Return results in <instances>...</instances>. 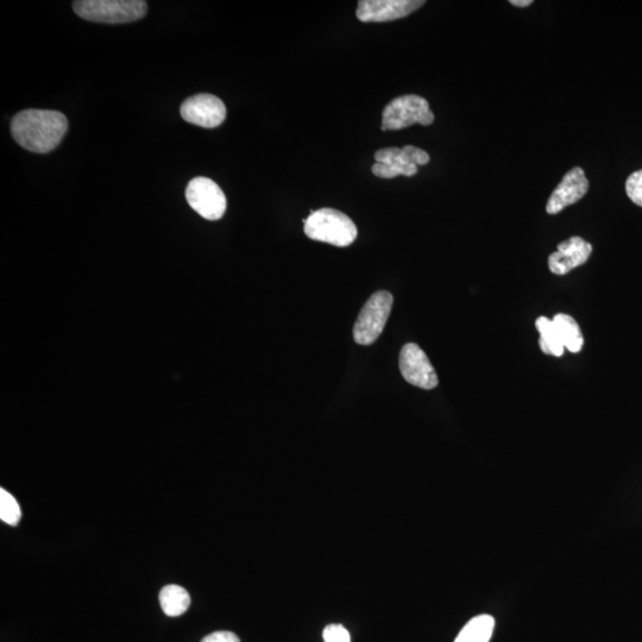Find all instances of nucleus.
Returning <instances> with one entry per match:
<instances>
[{"label": "nucleus", "instance_id": "15", "mask_svg": "<svg viewBox=\"0 0 642 642\" xmlns=\"http://www.w3.org/2000/svg\"><path fill=\"white\" fill-rule=\"evenodd\" d=\"M495 628V619L490 615L472 618L458 634L455 642H489Z\"/></svg>", "mask_w": 642, "mask_h": 642}, {"label": "nucleus", "instance_id": "18", "mask_svg": "<svg viewBox=\"0 0 642 642\" xmlns=\"http://www.w3.org/2000/svg\"><path fill=\"white\" fill-rule=\"evenodd\" d=\"M626 192L635 205L642 207V169L629 176L626 182Z\"/></svg>", "mask_w": 642, "mask_h": 642}, {"label": "nucleus", "instance_id": "5", "mask_svg": "<svg viewBox=\"0 0 642 642\" xmlns=\"http://www.w3.org/2000/svg\"><path fill=\"white\" fill-rule=\"evenodd\" d=\"M394 298L386 291L376 292L364 305L354 327L357 344H374L381 336L392 312Z\"/></svg>", "mask_w": 642, "mask_h": 642}, {"label": "nucleus", "instance_id": "16", "mask_svg": "<svg viewBox=\"0 0 642 642\" xmlns=\"http://www.w3.org/2000/svg\"><path fill=\"white\" fill-rule=\"evenodd\" d=\"M535 327H537L540 333L539 346L541 351H543L545 355L555 357L563 356L565 348L553 320L540 317L535 321Z\"/></svg>", "mask_w": 642, "mask_h": 642}, {"label": "nucleus", "instance_id": "9", "mask_svg": "<svg viewBox=\"0 0 642 642\" xmlns=\"http://www.w3.org/2000/svg\"><path fill=\"white\" fill-rule=\"evenodd\" d=\"M181 116L186 122L205 129L220 127L226 118L223 100L213 94L201 93L185 100L181 105Z\"/></svg>", "mask_w": 642, "mask_h": 642}, {"label": "nucleus", "instance_id": "3", "mask_svg": "<svg viewBox=\"0 0 642 642\" xmlns=\"http://www.w3.org/2000/svg\"><path fill=\"white\" fill-rule=\"evenodd\" d=\"M73 9L86 21L123 24L141 20L148 4L143 0H79L73 3Z\"/></svg>", "mask_w": 642, "mask_h": 642}, {"label": "nucleus", "instance_id": "17", "mask_svg": "<svg viewBox=\"0 0 642 642\" xmlns=\"http://www.w3.org/2000/svg\"><path fill=\"white\" fill-rule=\"evenodd\" d=\"M21 518V508L18 506L15 497L3 488L0 489V519H2L5 524L17 526Z\"/></svg>", "mask_w": 642, "mask_h": 642}, {"label": "nucleus", "instance_id": "1", "mask_svg": "<svg viewBox=\"0 0 642 642\" xmlns=\"http://www.w3.org/2000/svg\"><path fill=\"white\" fill-rule=\"evenodd\" d=\"M67 129L64 113L53 110H24L17 113L11 122L15 141L37 154H47L58 147Z\"/></svg>", "mask_w": 642, "mask_h": 642}, {"label": "nucleus", "instance_id": "21", "mask_svg": "<svg viewBox=\"0 0 642 642\" xmlns=\"http://www.w3.org/2000/svg\"><path fill=\"white\" fill-rule=\"evenodd\" d=\"M511 4L518 6V8H527L533 4V0H511Z\"/></svg>", "mask_w": 642, "mask_h": 642}, {"label": "nucleus", "instance_id": "13", "mask_svg": "<svg viewBox=\"0 0 642 642\" xmlns=\"http://www.w3.org/2000/svg\"><path fill=\"white\" fill-rule=\"evenodd\" d=\"M160 604L167 616L178 618L190 608L191 596L180 585H167L160 593Z\"/></svg>", "mask_w": 642, "mask_h": 642}, {"label": "nucleus", "instance_id": "7", "mask_svg": "<svg viewBox=\"0 0 642 642\" xmlns=\"http://www.w3.org/2000/svg\"><path fill=\"white\" fill-rule=\"evenodd\" d=\"M186 199L192 209L207 220L222 218L228 207V201L222 188L211 179H193L186 188Z\"/></svg>", "mask_w": 642, "mask_h": 642}, {"label": "nucleus", "instance_id": "6", "mask_svg": "<svg viewBox=\"0 0 642 642\" xmlns=\"http://www.w3.org/2000/svg\"><path fill=\"white\" fill-rule=\"evenodd\" d=\"M434 122L430 104L423 97L408 94L392 100L382 115V130H401L414 124L431 125Z\"/></svg>", "mask_w": 642, "mask_h": 642}, {"label": "nucleus", "instance_id": "20", "mask_svg": "<svg viewBox=\"0 0 642 642\" xmlns=\"http://www.w3.org/2000/svg\"><path fill=\"white\" fill-rule=\"evenodd\" d=\"M201 642H241L237 635L232 632L219 631L207 635Z\"/></svg>", "mask_w": 642, "mask_h": 642}, {"label": "nucleus", "instance_id": "10", "mask_svg": "<svg viewBox=\"0 0 642 642\" xmlns=\"http://www.w3.org/2000/svg\"><path fill=\"white\" fill-rule=\"evenodd\" d=\"M425 4L424 0H361L356 16L364 23L400 20Z\"/></svg>", "mask_w": 642, "mask_h": 642}, {"label": "nucleus", "instance_id": "8", "mask_svg": "<svg viewBox=\"0 0 642 642\" xmlns=\"http://www.w3.org/2000/svg\"><path fill=\"white\" fill-rule=\"evenodd\" d=\"M399 365L401 374L409 385L426 390L438 386L436 370L419 345L406 344L400 352Z\"/></svg>", "mask_w": 642, "mask_h": 642}, {"label": "nucleus", "instance_id": "4", "mask_svg": "<svg viewBox=\"0 0 642 642\" xmlns=\"http://www.w3.org/2000/svg\"><path fill=\"white\" fill-rule=\"evenodd\" d=\"M375 161L371 171L377 178L394 179L399 175L417 174L419 166H426L430 162V155L414 146L393 147L377 150Z\"/></svg>", "mask_w": 642, "mask_h": 642}, {"label": "nucleus", "instance_id": "2", "mask_svg": "<svg viewBox=\"0 0 642 642\" xmlns=\"http://www.w3.org/2000/svg\"><path fill=\"white\" fill-rule=\"evenodd\" d=\"M305 234L313 241L336 247H349L357 238V228L345 213L333 209L312 212L305 220Z\"/></svg>", "mask_w": 642, "mask_h": 642}, {"label": "nucleus", "instance_id": "12", "mask_svg": "<svg viewBox=\"0 0 642 642\" xmlns=\"http://www.w3.org/2000/svg\"><path fill=\"white\" fill-rule=\"evenodd\" d=\"M593 253V247L582 237H571L566 241L559 243L556 253L549 257V268L551 273L556 275H565L583 266Z\"/></svg>", "mask_w": 642, "mask_h": 642}, {"label": "nucleus", "instance_id": "11", "mask_svg": "<svg viewBox=\"0 0 642 642\" xmlns=\"http://www.w3.org/2000/svg\"><path fill=\"white\" fill-rule=\"evenodd\" d=\"M589 191V180L581 167L566 174L546 204V212L557 214L566 207L578 203Z\"/></svg>", "mask_w": 642, "mask_h": 642}, {"label": "nucleus", "instance_id": "19", "mask_svg": "<svg viewBox=\"0 0 642 642\" xmlns=\"http://www.w3.org/2000/svg\"><path fill=\"white\" fill-rule=\"evenodd\" d=\"M324 642H351L348 629L342 625H330L324 629Z\"/></svg>", "mask_w": 642, "mask_h": 642}, {"label": "nucleus", "instance_id": "14", "mask_svg": "<svg viewBox=\"0 0 642 642\" xmlns=\"http://www.w3.org/2000/svg\"><path fill=\"white\" fill-rule=\"evenodd\" d=\"M552 320L557 327L564 348L572 352V354L581 352L584 345V338L581 327H579L577 321L569 316V314L564 313L556 314Z\"/></svg>", "mask_w": 642, "mask_h": 642}]
</instances>
